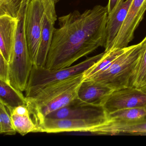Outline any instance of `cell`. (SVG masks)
<instances>
[{
    "label": "cell",
    "instance_id": "cell-9",
    "mask_svg": "<svg viewBox=\"0 0 146 146\" xmlns=\"http://www.w3.org/2000/svg\"><path fill=\"white\" fill-rule=\"evenodd\" d=\"M146 11V0H132L127 17L111 51L128 47L134 38V32L142 20Z\"/></svg>",
    "mask_w": 146,
    "mask_h": 146
},
{
    "label": "cell",
    "instance_id": "cell-17",
    "mask_svg": "<svg viewBox=\"0 0 146 146\" xmlns=\"http://www.w3.org/2000/svg\"><path fill=\"white\" fill-rule=\"evenodd\" d=\"M0 102L9 111L19 106H26V97L22 92L2 80H0Z\"/></svg>",
    "mask_w": 146,
    "mask_h": 146
},
{
    "label": "cell",
    "instance_id": "cell-25",
    "mask_svg": "<svg viewBox=\"0 0 146 146\" xmlns=\"http://www.w3.org/2000/svg\"><path fill=\"white\" fill-rule=\"evenodd\" d=\"M141 90L142 91H143V92H144V93H146V84L145 86H144L143 87H142V88H141Z\"/></svg>",
    "mask_w": 146,
    "mask_h": 146
},
{
    "label": "cell",
    "instance_id": "cell-18",
    "mask_svg": "<svg viewBox=\"0 0 146 146\" xmlns=\"http://www.w3.org/2000/svg\"><path fill=\"white\" fill-rule=\"evenodd\" d=\"M146 117V107L121 109L108 114L107 121L130 122Z\"/></svg>",
    "mask_w": 146,
    "mask_h": 146
},
{
    "label": "cell",
    "instance_id": "cell-11",
    "mask_svg": "<svg viewBox=\"0 0 146 146\" xmlns=\"http://www.w3.org/2000/svg\"><path fill=\"white\" fill-rule=\"evenodd\" d=\"M46 117L108 120V113L103 107L86 105L79 102L77 99L67 106L50 113Z\"/></svg>",
    "mask_w": 146,
    "mask_h": 146
},
{
    "label": "cell",
    "instance_id": "cell-6",
    "mask_svg": "<svg viewBox=\"0 0 146 146\" xmlns=\"http://www.w3.org/2000/svg\"><path fill=\"white\" fill-rule=\"evenodd\" d=\"M44 6L42 0H30L26 12L25 30L31 59L35 64L40 43Z\"/></svg>",
    "mask_w": 146,
    "mask_h": 146
},
{
    "label": "cell",
    "instance_id": "cell-24",
    "mask_svg": "<svg viewBox=\"0 0 146 146\" xmlns=\"http://www.w3.org/2000/svg\"><path fill=\"white\" fill-rule=\"evenodd\" d=\"M124 1V0H109L107 6L108 16L111 15Z\"/></svg>",
    "mask_w": 146,
    "mask_h": 146
},
{
    "label": "cell",
    "instance_id": "cell-2",
    "mask_svg": "<svg viewBox=\"0 0 146 146\" xmlns=\"http://www.w3.org/2000/svg\"><path fill=\"white\" fill-rule=\"evenodd\" d=\"M83 76L84 73H80L50 84L34 95L25 97L26 106L37 127L48 115L77 99Z\"/></svg>",
    "mask_w": 146,
    "mask_h": 146
},
{
    "label": "cell",
    "instance_id": "cell-8",
    "mask_svg": "<svg viewBox=\"0 0 146 146\" xmlns=\"http://www.w3.org/2000/svg\"><path fill=\"white\" fill-rule=\"evenodd\" d=\"M107 121L101 119H53L46 117L37 126V132L57 133L64 132L93 133L94 129Z\"/></svg>",
    "mask_w": 146,
    "mask_h": 146
},
{
    "label": "cell",
    "instance_id": "cell-16",
    "mask_svg": "<svg viewBox=\"0 0 146 146\" xmlns=\"http://www.w3.org/2000/svg\"><path fill=\"white\" fill-rule=\"evenodd\" d=\"M9 111L17 132L22 136L31 132H37V126L32 119L27 106H19Z\"/></svg>",
    "mask_w": 146,
    "mask_h": 146
},
{
    "label": "cell",
    "instance_id": "cell-23",
    "mask_svg": "<svg viewBox=\"0 0 146 146\" xmlns=\"http://www.w3.org/2000/svg\"><path fill=\"white\" fill-rule=\"evenodd\" d=\"M0 80L10 84L9 64L0 54Z\"/></svg>",
    "mask_w": 146,
    "mask_h": 146
},
{
    "label": "cell",
    "instance_id": "cell-10",
    "mask_svg": "<svg viewBox=\"0 0 146 146\" xmlns=\"http://www.w3.org/2000/svg\"><path fill=\"white\" fill-rule=\"evenodd\" d=\"M44 6V13L42 25L40 43L35 65L45 66L48 54L51 46L54 25L57 20L55 10V0H42Z\"/></svg>",
    "mask_w": 146,
    "mask_h": 146
},
{
    "label": "cell",
    "instance_id": "cell-15",
    "mask_svg": "<svg viewBox=\"0 0 146 146\" xmlns=\"http://www.w3.org/2000/svg\"><path fill=\"white\" fill-rule=\"evenodd\" d=\"M132 0L124 1L110 16H108L106 24V36L105 47V52H110L113 46L124 22Z\"/></svg>",
    "mask_w": 146,
    "mask_h": 146
},
{
    "label": "cell",
    "instance_id": "cell-19",
    "mask_svg": "<svg viewBox=\"0 0 146 146\" xmlns=\"http://www.w3.org/2000/svg\"><path fill=\"white\" fill-rule=\"evenodd\" d=\"M116 49L108 52H105L104 56L95 64L84 72L83 80H86L94 75L106 70L118 57L127 49Z\"/></svg>",
    "mask_w": 146,
    "mask_h": 146
},
{
    "label": "cell",
    "instance_id": "cell-13",
    "mask_svg": "<svg viewBox=\"0 0 146 146\" xmlns=\"http://www.w3.org/2000/svg\"><path fill=\"white\" fill-rule=\"evenodd\" d=\"M19 19L0 16V54L10 64L14 51Z\"/></svg>",
    "mask_w": 146,
    "mask_h": 146
},
{
    "label": "cell",
    "instance_id": "cell-22",
    "mask_svg": "<svg viewBox=\"0 0 146 146\" xmlns=\"http://www.w3.org/2000/svg\"><path fill=\"white\" fill-rule=\"evenodd\" d=\"M146 84V45L141 54L133 80V86L137 88Z\"/></svg>",
    "mask_w": 146,
    "mask_h": 146
},
{
    "label": "cell",
    "instance_id": "cell-3",
    "mask_svg": "<svg viewBox=\"0 0 146 146\" xmlns=\"http://www.w3.org/2000/svg\"><path fill=\"white\" fill-rule=\"evenodd\" d=\"M146 45V36L140 43L127 47L107 69L86 80L104 84L113 90L133 86L138 61Z\"/></svg>",
    "mask_w": 146,
    "mask_h": 146
},
{
    "label": "cell",
    "instance_id": "cell-26",
    "mask_svg": "<svg viewBox=\"0 0 146 146\" xmlns=\"http://www.w3.org/2000/svg\"><path fill=\"white\" fill-rule=\"evenodd\" d=\"M60 0H55V3H57V2H58V1H59Z\"/></svg>",
    "mask_w": 146,
    "mask_h": 146
},
{
    "label": "cell",
    "instance_id": "cell-1",
    "mask_svg": "<svg viewBox=\"0 0 146 146\" xmlns=\"http://www.w3.org/2000/svg\"><path fill=\"white\" fill-rule=\"evenodd\" d=\"M107 7L97 5L81 13L74 11L58 18L45 67L51 70L71 66L99 47L105 46Z\"/></svg>",
    "mask_w": 146,
    "mask_h": 146
},
{
    "label": "cell",
    "instance_id": "cell-4",
    "mask_svg": "<svg viewBox=\"0 0 146 146\" xmlns=\"http://www.w3.org/2000/svg\"><path fill=\"white\" fill-rule=\"evenodd\" d=\"M30 1L24 0L20 10L13 55L9 64L10 84L21 92L26 90L34 65L25 30L26 12Z\"/></svg>",
    "mask_w": 146,
    "mask_h": 146
},
{
    "label": "cell",
    "instance_id": "cell-14",
    "mask_svg": "<svg viewBox=\"0 0 146 146\" xmlns=\"http://www.w3.org/2000/svg\"><path fill=\"white\" fill-rule=\"evenodd\" d=\"M93 134L99 135H146V117L130 122L107 121L95 128Z\"/></svg>",
    "mask_w": 146,
    "mask_h": 146
},
{
    "label": "cell",
    "instance_id": "cell-12",
    "mask_svg": "<svg viewBox=\"0 0 146 146\" xmlns=\"http://www.w3.org/2000/svg\"><path fill=\"white\" fill-rule=\"evenodd\" d=\"M113 90L100 83L83 80L78 89L77 100L86 105L102 106L107 97Z\"/></svg>",
    "mask_w": 146,
    "mask_h": 146
},
{
    "label": "cell",
    "instance_id": "cell-20",
    "mask_svg": "<svg viewBox=\"0 0 146 146\" xmlns=\"http://www.w3.org/2000/svg\"><path fill=\"white\" fill-rule=\"evenodd\" d=\"M17 132L9 111L0 102V133L5 135H13Z\"/></svg>",
    "mask_w": 146,
    "mask_h": 146
},
{
    "label": "cell",
    "instance_id": "cell-21",
    "mask_svg": "<svg viewBox=\"0 0 146 146\" xmlns=\"http://www.w3.org/2000/svg\"><path fill=\"white\" fill-rule=\"evenodd\" d=\"M24 0H0V16L18 18Z\"/></svg>",
    "mask_w": 146,
    "mask_h": 146
},
{
    "label": "cell",
    "instance_id": "cell-5",
    "mask_svg": "<svg viewBox=\"0 0 146 146\" xmlns=\"http://www.w3.org/2000/svg\"><path fill=\"white\" fill-rule=\"evenodd\" d=\"M105 53L104 52L88 58L77 64L58 70H49L45 66L34 65L25 90V97H30L34 95L39 90L50 84L84 73L98 62Z\"/></svg>",
    "mask_w": 146,
    "mask_h": 146
},
{
    "label": "cell",
    "instance_id": "cell-7",
    "mask_svg": "<svg viewBox=\"0 0 146 146\" xmlns=\"http://www.w3.org/2000/svg\"><path fill=\"white\" fill-rule=\"evenodd\" d=\"M102 107L108 114L121 109L146 107V94L133 86L115 90L108 96Z\"/></svg>",
    "mask_w": 146,
    "mask_h": 146
}]
</instances>
